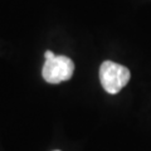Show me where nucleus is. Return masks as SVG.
Here are the masks:
<instances>
[{"label": "nucleus", "mask_w": 151, "mask_h": 151, "mask_svg": "<svg viewBox=\"0 0 151 151\" xmlns=\"http://www.w3.org/2000/svg\"><path fill=\"white\" fill-rule=\"evenodd\" d=\"M54 151H59V150H54Z\"/></svg>", "instance_id": "obj_4"}, {"label": "nucleus", "mask_w": 151, "mask_h": 151, "mask_svg": "<svg viewBox=\"0 0 151 151\" xmlns=\"http://www.w3.org/2000/svg\"><path fill=\"white\" fill-rule=\"evenodd\" d=\"M74 63L73 60L65 55H54L53 58L45 59L42 76L48 83H60L68 81L73 76Z\"/></svg>", "instance_id": "obj_2"}, {"label": "nucleus", "mask_w": 151, "mask_h": 151, "mask_svg": "<svg viewBox=\"0 0 151 151\" xmlns=\"http://www.w3.org/2000/svg\"><path fill=\"white\" fill-rule=\"evenodd\" d=\"M130 70L125 65L119 63L106 60L101 64L100 68V79L103 89L107 93L116 94L119 93L130 81Z\"/></svg>", "instance_id": "obj_1"}, {"label": "nucleus", "mask_w": 151, "mask_h": 151, "mask_svg": "<svg viewBox=\"0 0 151 151\" xmlns=\"http://www.w3.org/2000/svg\"><path fill=\"white\" fill-rule=\"evenodd\" d=\"M55 54L53 53V52H52V50H47L45 52V53H44V57H45V59H49V58H53V57H54Z\"/></svg>", "instance_id": "obj_3"}]
</instances>
